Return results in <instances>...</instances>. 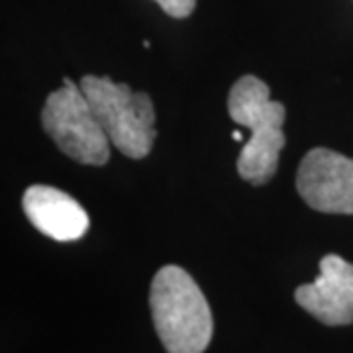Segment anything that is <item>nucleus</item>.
Listing matches in <instances>:
<instances>
[{
    "mask_svg": "<svg viewBox=\"0 0 353 353\" xmlns=\"http://www.w3.org/2000/svg\"><path fill=\"white\" fill-rule=\"evenodd\" d=\"M228 112L238 126L252 132L238 157V173L255 187L269 183L285 148V106L271 101L269 87L253 75L240 77L228 94Z\"/></svg>",
    "mask_w": 353,
    "mask_h": 353,
    "instance_id": "f257e3e1",
    "label": "nucleus"
},
{
    "mask_svg": "<svg viewBox=\"0 0 353 353\" xmlns=\"http://www.w3.org/2000/svg\"><path fill=\"white\" fill-rule=\"evenodd\" d=\"M153 326L167 353H204L214 322L206 296L183 267L165 265L150 290Z\"/></svg>",
    "mask_w": 353,
    "mask_h": 353,
    "instance_id": "f03ea898",
    "label": "nucleus"
},
{
    "mask_svg": "<svg viewBox=\"0 0 353 353\" xmlns=\"http://www.w3.org/2000/svg\"><path fill=\"white\" fill-rule=\"evenodd\" d=\"M79 85L118 152L132 159H143L152 152L157 130L150 94L134 92L110 77L85 75Z\"/></svg>",
    "mask_w": 353,
    "mask_h": 353,
    "instance_id": "7ed1b4c3",
    "label": "nucleus"
},
{
    "mask_svg": "<svg viewBox=\"0 0 353 353\" xmlns=\"http://www.w3.org/2000/svg\"><path fill=\"white\" fill-rule=\"evenodd\" d=\"M41 124L55 145L77 163L97 167L108 163L112 143L81 85L71 79H63V87L48 97Z\"/></svg>",
    "mask_w": 353,
    "mask_h": 353,
    "instance_id": "20e7f679",
    "label": "nucleus"
},
{
    "mask_svg": "<svg viewBox=\"0 0 353 353\" xmlns=\"http://www.w3.org/2000/svg\"><path fill=\"white\" fill-rule=\"evenodd\" d=\"M303 201L324 214H353V159L326 148L306 153L296 171Z\"/></svg>",
    "mask_w": 353,
    "mask_h": 353,
    "instance_id": "39448f33",
    "label": "nucleus"
},
{
    "mask_svg": "<svg viewBox=\"0 0 353 353\" xmlns=\"http://www.w3.org/2000/svg\"><path fill=\"white\" fill-rule=\"evenodd\" d=\"M294 301L326 326L353 324V263L336 253L322 257L320 275L294 290Z\"/></svg>",
    "mask_w": 353,
    "mask_h": 353,
    "instance_id": "423d86ee",
    "label": "nucleus"
},
{
    "mask_svg": "<svg viewBox=\"0 0 353 353\" xmlns=\"http://www.w3.org/2000/svg\"><path fill=\"white\" fill-rule=\"evenodd\" d=\"M22 208L34 228L51 240L75 241L88 232L87 210L55 187H30L22 196Z\"/></svg>",
    "mask_w": 353,
    "mask_h": 353,
    "instance_id": "0eeeda50",
    "label": "nucleus"
},
{
    "mask_svg": "<svg viewBox=\"0 0 353 353\" xmlns=\"http://www.w3.org/2000/svg\"><path fill=\"white\" fill-rule=\"evenodd\" d=\"M165 14H169L171 18H187L192 14L196 0H155Z\"/></svg>",
    "mask_w": 353,
    "mask_h": 353,
    "instance_id": "6e6552de",
    "label": "nucleus"
},
{
    "mask_svg": "<svg viewBox=\"0 0 353 353\" xmlns=\"http://www.w3.org/2000/svg\"><path fill=\"white\" fill-rule=\"evenodd\" d=\"M232 138L236 139V141H241V139H243V134H241V132H238V130H236V132L232 134Z\"/></svg>",
    "mask_w": 353,
    "mask_h": 353,
    "instance_id": "1a4fd4ad",
    "label": "nucleus"
}]
</instances>
